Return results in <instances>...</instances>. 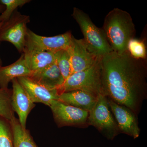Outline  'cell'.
<instances>
[{"mask_svg": "<svg viewBox=\"0 0 147 147\" xmlns=\"http://www.w3.org/2000/svg\"><path fill=\"white\" fill-rule=\"evenodd\" d=\"M32 73L27 66L22 53L21 57L15 62L6 66L0 67V88H8L9 82L13 79L29 76Z\"/></svg>", "mask_w": 147, "mask_h": 147, "instance_id": "obj_15", "label": "cell"}, {"mask_svg": "<svg viewBox=\"0 0 147 147\" xmlns=\"http://www.w3.org/2000/svg\"><path fill=\"white\" fill-rule=\"evenodd\" d=\"M22 53L27 66L32 72L39 71L56 62L55 53L24 49Z\"/></svg>", "mask_w": 147, "mask_h": 147, "instance_id": "obj_16", "label": "cell"}, {"mask_svg": "<svg viewBox=\"0 0 147 147\" xmlns=\"http://www.w3.org/2000/svg\"><path fill=\"white\" fill-rule=\"evenodd\" d=\"M12 89L0 88V117L11 120L15 116L11 105Z\"/></svg>", "mask_w": 147, "mask_h": 147, "instance_id": "obj_18", "label": "cell"}, {"mask_svg": "<svg viewBox=\"0 0 147 147\" xmlns=\"http://www.w3.org/2000/svg\"><path fill=\"white\" fill-rule=\"evenodd\" d=\"M110 110L113 113L120 133L136 139L139 137L140 128L136 114L131 110L116 103L108 98Z\"/></svg>", "mask_w": 147, "mask_h": 147, "instance_id": "obj_9", "label": "cell"}, {"mask_svg": "<svg viewBox=\"0 0 147 147\" xmlns=\"http://www.w3.org/2000/svg\"><path fill=\"white\" fill-rule=\"evenodd\" d=\"M88 124L95 127L108 140H113L120 133L108 98L103 94L98 96L94 106L89 112Z\"/></svg>", "mask_w": 147, "mask_h": 147, "instance_id": "obj_5", "label": "cell"}, {"mask_svg": "<svg viewBox=\"0 0 147 147\" xmlns=\"http://www.w3.org/2000/svg\"><path fill=\"white\" fill-rule=\"evenodd\" d=\"M29 16L16 10L10 18L0 26V42L7 41L13 44L20 53L24 52L28 32Z\"/></svg>", "mask_w": 147, "mask_h": 147, "instance_id": "obj_6", "label": "cell"}, {"mask_svg": "<svg viewBox=\"0 0 147 147\" xmlns=\"http://www.w3.org/2000/svg\"><path fill=\"white\" fill-rule=\"evenodd\" d=\"M73 36L70 31L54 36H41L28 29L24 49L56 53L68 49L71 46Z\"/></svg>", "mask_w": 147, "mask_h": 147, "instance_id": "obj_8", "label": "cell"}, {"mask_svg": "<svg viewBox=\"0 0 147 147\" xmlns=\"http://www.w3.org/2000/svg\"><path fill=\"white\" fill-rule=\"evenodd\" d=\"M49 107L58 127H73L86 128L89 126L88 111L66 104L59 100H53Z\"/></svg>", "mask_w": 147, "mask_h": 147, "instance_id": "obj_7", "label": "cell"}, {"mask_svg": "<svg viewBox=\"0 0 147 147\" xmlns=\"http://www.w3.org/2000/svg\"><path fill=\"white\" fill-rule=\"evenodd\" d=\"M72 16L79 25L89 51L98 57L113 52L102 29L96 26L89 16L77 7L73 8Z\"/></svg>", "mask_w": 147, "mask_h": 147, "instance_id": "obj_3", "label": "cell"}, {"mask_svg": "<svg viewBox=\"0 0 147 147\" xmlns=\"http://www.w3.org/2000/svg\"><path fill=\"white\" fill-rule=\"evenodd\" d=\"M102 29L113 52L120 54L128 52V42L134 38L136 33L128 12L118 8L113 9L105 16Z\"/></svg>", "mask_w": 147, "mask_h": 147, "instance_id": "obj_2", "label": "cell"}, {"mask_svg": "<svg viewBox=\"0 0 147 147\" xmlns=\"http://www.w3.org/2000/svg\"><path fill=\"white\" fill-rule=\"evenodd\" d=\"M98 97L88 92L77 90L59 94V100L89 112L94 106Z\"/></svg>", "mask_w": 147, "mask_h": 147, "instance_id": "obj_14", "label": "cell"}, {"mask_svg": "<svg viewBox=\"0 0 147 147\" xmlns=\"http://www.w3.org/2000/svg\"><path fill=\"white\" fill-rule=\"evenodd\" d=\"M100 58L89 68L72 74L58 89L59 94L82 90L98 96L102 94Z\"/></svg>", "mask_w": 147, "mask_h": 147, "instance_id": "obj_4", "label": "cell"}, {"mask_svg": "<svg viewBox=\"0 0 147 147\" xmlns=\"http://www.w3.org/2000/svg\"><path fill=\"white\" fill-rule=\"evenodd\" d=\"M5 7L2 4H0V13H2L5 9Z\"/></svg>", "mask_w": 147, "mask_h": 147, "instance_id": "obj_23", "label": "cell"}, {"mask_svg": "<svg viewBox=\"0 0 147 147\" xmlns=\"http://www.w3.org/2000/svg\"><path fill=\"white\" fill-rule=\"evenodd\" d=\"M29 77L50 90H57L65 81L56 62L39 71L32 72Z\"/></svg>", "mask_w": 147, "mask_h": 147, "instance_id": "obj_13", "label": "cell"}, {"mask_svg": "<svg viewBox=\"0 0 147 147\" xmlns=\"http://www.w3.org/2000/svg\"><path fill=\"white\" fill-rule=\"evenodd\" d=\"M145 60L133 58L128 52L113 51L100 58L102 94L137 116L147 98Z\"/></svg>", "mask_w": 147, "mask_h": 147, "instance_id": "obj_1", "label": "cell"}, {"mask_svg": "<svg viewBox=\"0 0 147 147\" xmlns=\"http://www.w3.org/2000/svg\"><path fill=\"white\" fill-rule=\"evenodd\" d=\"M30 2V0H1L0 3L5 6V8L0 15V26L8 21L18 7Z\"/></svg>", "mask_w": 147, "mask_h": 147, "instance_id": "obj_21", "label": "cell"}, {"mask_svg": "<svg viewBox=\"0 0 147 147\" xmlns=\"http://www.w3.org/2000/svg\"><path fill=\"white\" fill-rule=\"evenodd\" d=\"M2 63L1 60L0 58V67L2 66Z\"/></svg>", "mask_w": 147, "mask_h": 147, "instance_id": "obj_24", "label": "cell"}, {"mask_svg": "<svg viewBox=\"0 0 147 147\" xmlns=\"http://www.w3.org/2000/svg\"><path fill=\"white\" fill-rule=\"evenodd\" d=\"M32 101L50 106L54 100H59L57 90H50L33 80L29 76L17 79Z\"/></svg>", "mask_w": 147, "mask_h": 147, "instance_id": "obj_11", "label": "cell"}, {"mask_svg": "<svg viewBox=\"0 0 147 147\" xmlns=\"http://www.w3.org/2000/svg\"><path fill=\"white\" fill-rule=\"evenodd\" d=\"M0 147H13V134L10 120L0 117Z\"/></svg>", "mask_w": 147, "mask_h": 147, "instance_id": "obj_20", "label": "cell"}, {"mask_svg": "<svg viewBox=\"0 0 147 147\" xmlns=\"http://www.w3.org/2000/svg\"><path fill=\"white\" fill-rule=\"evenodd\" d=\"M11 105L14 113L18 115V120L24 128L26 129L27 119L36 106L17 79L12 81Z\"/></svg>", "mask_w": 147, "mask_h": 147, "instance_id": "obj_10", "label": "cell"}, {"mask_svg": "<svg viewBox=\"0 0 147 147\" xmlns=\"http://www.w3.org/2000/svg\"><path fill=\"white\" fill-rule=\"evenodd\" d=\"M56 63L65 80L72 74L71 57L69 49L55 53Z\"/></svg>", "mask_w": 147, "mask_h": 147, "instance_id": "obj_19", "label": "cell"}, {"mask_svg": "<svg viewBox=\"0 0 147 147\" xmlns=\"http://www.w3.org/2000/svg\"><path fill=\"white\" fill-rule=\"evenodd\" d=\"M13 134V147H38L30 131L21 126L15 116L10 120Z\"/></svg>", "mask_w": 147, "mask_h": 147, "instance_id": "obj_17", "label": "cell"}, {"mask_svg": "<svg viewBox=\"0 0 147 147\" xmlns=\"http://www.w3.org/2000/svg\"><path fill=\"white\" fill-rule=\"evenodd\" d=\"M69 50L71 57L72 74L89 68L99 58L89 51L83 39H76L74 36Z\"/></svg>", "mask_w": 147, "mask_h": 147, "instance_id": "obj_12", "label": "cell"}, {"mask_svg": "<svg viewBox=\"0 0 147 147\" xmlns=\"http://www.w3.org/2000/svg\"><path fill=\"white\" fill-rule=\"evenodd\" d=\"M127 51L131 57L137 59L146 60L147 50L146 44L142 40L133 38L129 40Z\"/></svg>", "mask_w": 147, "mask_h": 147, "instance_id": "obj_22", "label": "cell"}]
</instances>
